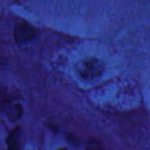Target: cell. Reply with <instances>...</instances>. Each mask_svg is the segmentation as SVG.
<instances>
[{
  "label": "cell",
  "instance_id": "4",
  "mask_svg": "<svg viewBox=\"0 0 150 150\" xmlns=\"http://www.w3.org/2000/svg\"><path fill=\"white\" fill-rule=\"evenodd\" d=\"M86 150H101L99 144L98 142H90Z\"/></svg>",
  "mask_w": 150,
  "mask_h": 150
},
{
  "label": "cell",
  "instance_id": "3",
  "mask_svg": "<svg viewBox=\"0 0 150 150\" xmlns=\"http://www.w3.org/2000/svg\"><path fill=\"white\" fill-rule=\"evenodd\" d=\"M19 135L20 130L18 127L15 128L10 133L7 138L8 150H19Z\"/></svg>",
  "mask_w": 150,
  "mask_h": 150
},
{
  "label": "cell",
  "instance_id": "1",
  "mask_svg": "<svg viewBox=\"0 0 150 150\" xmlns=\"http://www.w3.org/2000/svg\"><path fill=\"white\" fill-rule=\"evenodd\" d=\"M105 70L104 62L94 57L86 58L78 62L76 65V71L84 80H95L100 77Z\"/></svg>",
  "mask_w": 150,
  "mask_h": 150
},
{
  "label": "cell",
  "instance_id": "5",
  "mask_svg": "<svg viewBox=\"0 0 150 150\" xmlns=\"http://www.w3.org/2000/svg\"><path fill=\"white\" fill-rule=\"evenodd\" d=\"M60 150H66V149H60Z\"/></svg>",
  "mask_w": 150,
  "mask_h": 150
},
{
  "label": "cell",
  "instance_id": "2",
  "mask_svg": "<svg viewBox=\"0 0 150 150\" xmlns=\"http://www.w3.org/2000/svg\"><path fill=\"white\" fill-rule=\"evenodd\" d=\"M38 34L37 30L25 21H19L14 27V38L18 43H25L33 40Z\"/></svg>",
  "mask_w": 150,
  "mask_h": 150
}]
</instances>
